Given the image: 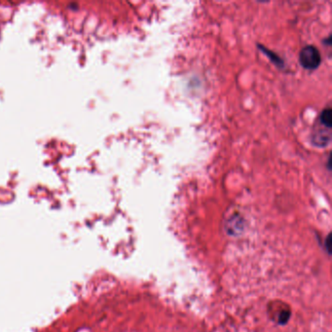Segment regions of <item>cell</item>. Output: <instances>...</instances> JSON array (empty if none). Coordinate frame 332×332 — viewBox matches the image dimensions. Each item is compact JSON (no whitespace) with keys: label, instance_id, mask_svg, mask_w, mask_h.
<instances>
[{"label":"cell","instance_id":"obj_4","mask_svg":"<svg viewBox=\"0 0 332 332\" xmlns=\"http://www.w3.org/2000/svg\"><path fill=\"white\" fill-rule=\"evenodd\" d=\"M259 49L261 50V51H263L270 59H271V61L275 64V65H277L278 67H280V66H283L284 65V63H283V61H282V59L278 56V55H276V54H274V53H272V51H270V50H268V49H266L264 46H260L259 45Z\"/></svg>","mask_w":332,"mask_h":332},{"label":"cell","instance_id":"obj_3","mask_svg":"<svg viewBox=\"0 0 332 332\" xmlns=\"http://www.w3.org/2000/svg\"><path fill=\"white\" fill-rule=\"evenodd\" d=\"M320 123L326 129H332V110L331 108L325 109L320 115Z\"/></svg>","mask_w":332,"mask_h":332},{"label":"cell","instance_id":"obj_2","mask_svg":"<svg viewBox=\"0 0 332 332\" xmlns=\"http://www.w3.org/2000/svg\"><path fill=\"white\" fill-rule=\"evenodd\" d=\"M332 141V134L330 129L325 130H318L314 132L311 138L312 143L317 147H326L331 143Z\"/></svg>","mask_w":332,"mask_h":332},{"label":"cell","instance_id":"obj_1","mask_svg":"<svg viewBox=\"0 0 332 332\" xmlns=\"http://www.w3.org/2000/svg\"><path fill=\"white\" fill-rule=\"evenodd\" d=\"M299 63L305 70H317L322 63L320 51L313 45L305 46L299 53Z\"/></svg>","mask_w":332,"mask_h":332},{"label":"cell","instance_id":"obj_5","mask_svg":"<svg viewBox=\"0 0 332 332\" xmlns=\"http://www.w3.org/2000/svg\"><path fill=\"white\" fill-rule=\"evenodd\" d=\"M290 318V312L289 311H283L279 317V323L281 325H285L287 323V321Z\"/></svg>","mask_w":332,"mask_h":332}]
</instances>
